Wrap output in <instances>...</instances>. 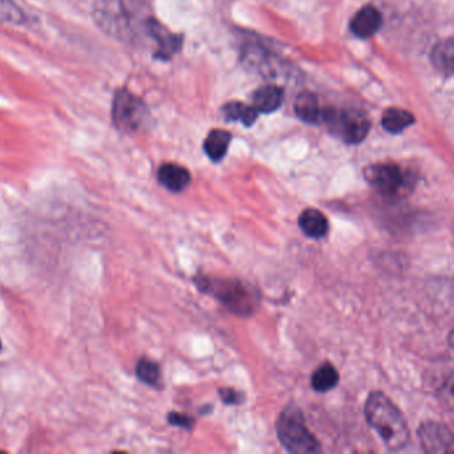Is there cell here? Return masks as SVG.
<instances>
[{
  "label": "cell",
  "mask_w": 454,
  "mask_h": 454,
  "mask_svg": "<svg viewBox=\"0 0 454 454\" xmlns=\"http://www.w3.org/2000/svg\"><path fill=\"white\" fill-rule=\"evenodd\" d=\"M366 420L390 450H400L410 441V428L399 408L380 393H372L366 404Z\"/></svg>",
  "instance_id": "6da1fadb"
},
{
  "label": "cell",
  "mask_w": 454,
  "mask_h": 454,
  "mask_svg": "<svg viewBox=\"0 0 454 454\" xmlns=\"http://www.w3.org/2000/svg\"><path fill=\"white\" fill-rule=\"evenodd\" d=\"M277 437L291 453H319L321 443L313 437L299 409L289 405L282 412L277 424Z\"/></svg>",
  "instance_id": "7a4b0ae2"
},
{
  "label": "cell",
  "mask_w": 454,
  "mask_h": 454,
  "mask_svg": "<svg viewBox=\"0 0 454 454\" xmlns=\"http://www.w3.org/2000/svg\"><path fill=\"white\" fill-rule=\"evenodd\" d=\"M196 283L201 291L217 297L221 303L237 315L246 316L254 312L256 307L255 296L251 293L249 286H246L239 281L202 277V279H197Z\"/></svg>",
  "instance_id": "3957f363"
},
{
  "label": "cell",
  "mask_w": 454,
  "mask_h": 454,
  "mask_svg": "<svg viewBox=\"0 0 454 454\" xmlns=\"http://www.w3.org/2000/svg\"><path fill=\"white\" fill-rule=\"evenodd\" d=\"M321 123L327 125L333 136L339 137L347 144L362 143L371 129L366 115L350 108H324Z\"/></svg>",
  "instance_id": "277c9868"
},
{
  "label": "cell",
  "mask_w": 454,
  "mask_h": 454,
  "mask_svg": "<svg viewBox=\"0 0 454 454\" xmlns=\"http://www.w3.org/2000/svg\"><path fill=\"white\" fill-rule=\"evenodd\" d=\"M112 120L120 131L134 132L149 123L150 112L140 98L128 90H119L113 98Z\"/></svg>",
  "instance_id": "5b68a950"
},
{
  "label": "cell",
  "mask_w": 454,
  "mask_h": 454,
  "mask_svg": "<svg viewBox=\"0 0 454 454\" xmlns=\"http://www.w3.org/2000/svg\"><path fill=\"white\" fill-rule=\"evenodd\" d=\"M93 19L105 34L126 40L132 35V15L125 0H96Z\"/></svg>",
  "instance_id": "8992f818"
},
{
  "label": "cell",
  "mask_w": 454,
  "mask_h": 454,
  "mask_svg": "<svg viewBox=\"0 0 454 454\" xmlns=\"http://www.w3.org/2000/svg\"><path fill=\"white\" fill-rule=\"evenodd\" d=\"M366 182L387 199L400 197L408 188V180L396 164H374L364 170Z\"/></svg>",
  "instance_id": "52a82bcc"
},
{
  "label": "cell",
  "mask_w": 454,
  "mask_h": 454,
  "mask_svg": "<svg viewBox=\"0 0 454 454\" xmlns=\"http://www.w3.org/2000/svg\"><path fill=\"white\" fill-rule=\"evenodd\" d=\"M421 446L428 453H454V436L438 422L422 424L419 429Z\"/></svg>",
  "instance_id": "ba28073f"
},
{
  "label": "cell",
  "mask_w": 454,
  "mask_h": 454,
  "mask_svg": "<svg viewBox=\"0 0 454 454\" xmlns=\"http://www.w3.org/2000/svg\"><path fill=\"white\" fill-rule=\"evenodd\" d=\"M146 30L157 42L158 48L155 54L157 59L169 60L181 50L182 40H184L182 35L174 34V33L169 31L167 27H164L162 24L158 23L157 21H153V19H149L146 22Z\"/></svg>",
  "instance_id": "9c48e42d"
},
{
  "label": "cell",
  "mask_w": 454,
  "mask_h": 454,
  "mask_svg": "<svg viewBox=\"0 0 454 454\" xmlns=\"http://www.w3.org/2000/svg\"><path fill=\"white\" fill-rule=\"evenodd\" d=\"M158 180L172 192L184 191L191 180L190 172L176 163H165L158 170Z\"/></svg>",
  "instance_id": "30bf717a"
},
{
  "label": "cell",
  "mask_w": 454,
  "mask_h": 454,
  "mask_svg": "<svg viewBox=\"0 0 454 454\" xmlns=\"http://www.w3.org/2000/svg\"><path fill=\"white\" fill-rule=\"evenodd\" d=\"M285 92L277 86H265L251 95V105L261 114H273L283 104Z\"/></svg>",
  "instance_id": "8fae6325"
},
{
  "label": "cell",
  "mask_w": 454,
  "mask_h": 454,
  "mask_svg": "<svg viewBox=\"0 0 454 454\" xmlns=\"http://www.w3.org/2000/svg\"><path fill=\"white\" fill-rule=\"evenodd\" d=\"M381 25V15L374 6H366L357 12L351 22V31L357 37L366 39L376 34Z\"/></svg>",
  "instance_id": "7c38bea8"
},
{
  "label": "cell",
  "mask_w": 454,
  "mask_h": 454,
  "mask_svg": "<svg viewBox=\"0 0 454 454\" xmlns=\"http://www.w3.org/2000/svg\"><path fill=\"white\" fill-rule=\"evenodd\" d=\"M295 114L304 123H309V124L321 123L323 110L321 108L316 95L312 92L299 93L295 100Z\"/></svg>",
  "instance_id": "4fadbf2b"
},
{
  "label": "cell",
  "mask_w": 454,
  "mask_h": 454,
  "mask_svg": "<svg viewBox=\"0 0 454 454\" xmlns=\"http://www.w3.org/2000/svg\"><path fill=\"white\" fill-rule=\"evenodd\" d=\"M299 226L301 231L312 239H321L328 232L327 217L315 208H309L300 215Z\"/></svg>",
  "instance_id": "5bb4252c"
},
{
  "label": "cell",
  "mask_w": 454,
  "mask_h": 454,
  "mask_svg": "<svg viewBox=\"0 0 454 454\" xmlns=\"http://www.w3.org/2000/svg\"><path fill=\"white\" fill-rule=\"evenodd\" d=\"M230 141H232V135L227 131L213 129L205 139V144H203L205 153L213 161H221L227 153Z\"/></svg>",
  "instance_id": "9a60e30c"
},
{
  "label": "cell",
  "mask_w": 454,
  "mask_h": 454,
  "mask_svg": "<svg viewBox=\"0 0 454 454\" xmlns=\"http://www.w3.org/2000/svg\"><path fill=\"white\" fill-rule=\"evenodd\" d=\"M222 112L225 115L226 120L239 122L244 127H251L254 124L259 114L253 105H247L241 102H230L225 104L222 108Z\"/></svg>",
  "instance_id": "2e32d148"
},
{
  "label": "cell",
  "mask_w": 454,
  "mask_h": 454,
  "mask_svg": "<svg viewBox=\"0 0 454 454\" xmlns=\"http://www.w3.org/2000/svg\"><path fill=\"white\" fill-rule=\"evenodd\" d=\"M433 66L445 74L454 72V37L446 39L433 48Z\"/></svg>",
  "instance_id": "e0dca14e"
},
{
  "label": "cell",
  "mask_w": 454,
  "mask_h": 454,
  "mask_svg": "<svg viewBox=\"0 0 454 454\" xmlns=\"http://www.w3.org/2000/svg\"><path fill=\"white\" fill-rule=\"evenodd\" d=\"M413 123H414V116L408 111H404L400 108H389L384 112L381 119V124L384 127V129L390 134L402 132L405 128H408Z\"/></svg>",
  "instance_id": "ac0fdd59"
},
{
  "label": "cell",
  "mask_w": 454,
  "mask_h": 454,
  "mask_svg": "<svg viewBox=\"0 0 454 454\" xmlns=\"http://www.w3.org/2000/svg\"><path fill=\"white\" fill-rule=\"evenodd\" d=\"M339 383V373L333 363H324L321 365L311 378L312 388L316 392H328Z\"/></svg>",
  "instance_id": "d6986e66"
},
{
  "label": "cell",
  "mask_w": 454,
  "mask_h": 454,
  "mask_svg": "<svg viewBox=\"0 0 454 454\" xmlns=\"http://www.w3.org/2000/svg\"><path fill=\"white\" fill-rule=\"evenodd\" d=\"M25 21V13L13 0H0V23L20 25Z\"/></svg>",
  "instance_id": "ffe728a7"
},
{
  "label": "cell",
  "mask_w": 454,
  "mask_h": 454,
  "mask_svg": "<svg viewBox=\"0 0 454 454\" xmlns=\"http://www.w3.org/2000/svg\"><path fill=\"white\" fill-rule=\"evenodd\" d=\"M137 376L145 384L155 385L161 378V371L158 363L148 359H141L137 363Z\"/></svg>",
  "instance_id": "44dd1931"
},
{
  "label": "cell",
  "mask_w": 454,
  "mask_h": 454,
  "mask_svg": "<svg viewBox=\"0 0 454 454\" xmlns=\"http://www.w3.org/2000/svg\"><path fill=\"white\" fill-rule=\"evenodd\" d=\"M169 422L173 424V425H177V426H181V428H186V429H191L193 424H194V420L189 416H185V414H179V413H170L169 414Z\"/></svg>",
  "instance_id": "7402d4cb"
},
{
  "label": "cell",
  "mask_w": 454,
  "mask_h": 454,
  "mask_svg": "<svg viewBox=\"0 0 454 454\" xmlns=\"http://www.w3.org/2000/svg\"><path fill=\"white\" fill-rule=\"evenodd\" d=\"M220 395H221L223 402H226V404H238V402H241V398H239L241 395L238 392H235L234 389H221Z\"/></svg>",
  "instance_id": "603a6c76"
},
{
  "label": "cell",
  "mask_w": 454,
  "mask_h": 454,
  "mask_svg": "<svg viewBox=\"0 0 454 454\" xmlns=\"http://www.w3.org/2000/svg\"><path fill=\"white\" fill-rule=\"evenodd\" d=\"M449 342H450V345H452V348L454 349V330L452 333H450V336H449Z\"/></svg>",
  "instance_id": "cb8c5ba5"
},
{
  "label": "cell",
  "mask_w": 454,
  "mask_h": 454,
  "mask_svg": "<svg viewBox=\"0 0 454 454\" xmlns=\"http://www.w3.org/2000/svg\"><path fill=\"white\" fill-rule=\"evenodd\" d=\"M0 351H1V341H0Z\"/></svg>",
  "instance_id": "d4e9b609"
}]
</instances>
